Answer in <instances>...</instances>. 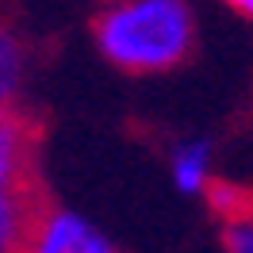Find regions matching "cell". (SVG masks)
I'll return each instance as SVG.
<instances>
[{"instance_id":"1","label":"cell","mask_w":253,"mask_h":253,"mask_svg":"<svg viewBox=\"0 0 253 253\" xmlns=\"http://www.w3.org/2000/svg\"><path fill=\"white\" fill-rule=\"evenodd\" d=\"M92 39L104 62L123 73H165L196 46V8L192 0H108Z\"/></svg>"},{"instance_id":"2","label":"cell","mask_w":253,"mask_h":253,"mask_svg":"<svg viewBox=\"0 0 253 253\" xmlns=\"http://www.w3.org/2000/svg\"><path fill=\"white\" fill-rule=\"evenodd\" d=\"M23 253H123L92 219L69 207H42Z\"/></svg>"},{"instance_id":"3","label":"cell","mask_w":253,"mask_h":253,"mask_svg":"<svg viewBox=\"0 0 253 253\" xmlns=\"http://www.w3.org/2000/svg\"><path fill=\"white\" fill-rule=\"evenodd\" d=\"M0 188H35V126L12 108H0Z\"/></svg>"},{"instance_id":"4","label":"cell","mask_w":253,"mask_h":253,"mask_svg":"<svg viewBox=\"0 0 253 253\" xmlns=\"http://www.w3.org/2000/svg\"><path fill=\"white\" fill-rule=\"evenodd\" d=\"M169 180L180 196H204L215 184V150L207 138H184L169 154Z\"/></svg>"},{"instance_id":"5","label":"cell","mask_w":253,"mask_h":253,"mask_svg":"<svg viewBox=\"0 0 253 253\" xmlns=\"http://www.w3.org/2000/svg\"><path fill=\"white\" fill-rule=\"evenodd\" d=\"M39 211L35 188H0V253H23Z\"/></svg>"},{"instance_id":"6","label":"cell","mask_w":253,"mask_h":253,"mask_svg":"<svg viewBox=\"0 0 253 253\" xmlns=\"http://www.w3.org/2000/svg\"><path fill=\"white\" fill-rule=\"evenodd\" d=\"M23 69H27V54L16 31L0 27V108H12L23 84Z\"/></svg>"},{"instance_id":"7","label":"cell","mask_w":253,"mask_h":253,"mask_svg":"<svg viewBox=\"0 0 253 253\" xmlns=\"http://www.w3.org/2000/svg\"><path fill=\"white\" fill-rule=\"evenodd\" d=\"M222 246H226V253H253V215H246V211L226 215Z\"/></svg>"},{"instance_id":"8","label":"cell","mask_w":253,"mask_h":253,"mask_svg":"<svg viewBox=\"0 0 253 253\" xmlns=\"http://www.w3.org/2000/svg\"><path fill=\"white\" fill-rule=\"evenodd\" d=\"M222 4H226L234 16H242V19H250V23H253V0H222Z\"/></svg>"}]
</instances>
